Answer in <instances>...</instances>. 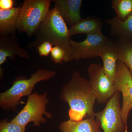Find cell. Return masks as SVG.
Segmentation results:
<instances>
[{
	"label": "cell",
	"mask_w": 132,
	"mask_h": 132,
	"mask_svg": "<svg viewBox=\"0 0 132 132\" xmlns=\"http://www.w3.org/2000/svg\"><path fill=\"white\" fill-rule=\"evenodd\" d=\"M49 102L47 92L41 94L33 93L28 96L24 107L11 121L25 127L31 122L35 127L46 123L47 119L53 117L52 113L47 111Z\"/></svg>",
	"instance_id": "cell-5"
},
{
	"label": "cell",
	"mask_w": 132,
	"mask_h": 132,
	"mask_svg": "<svg viewBox=\"0 0 132 132\" xmlns=\"http://www.w3.org/2000/svg\"><path fill=\"white\" fill-rule=\"evenodd\" d=\"M14 1L13 0H0V9L9 10L13 8Z\"/></svg>",
	"instance_id": "cell-22"
},
{
	"label": "cell",
	"mask_w": 132,
	"mask_h": 132,
	"mask_svg": "<svg viewBox=\"0 0 132 132\" xmlns=\"http://www.w3.org/2000/svg\"><path fill=\"white\" fill-rule=\"evenodd\" d=\"M114 83L116 91L122 94L121 115L124 123L127 125L130 111L132 109V77L127 66L119 60L117 63Z\"/></svg>",
	"instance_id": "cell-9"
},
{
	"label": "cell",
	"mask_w": 132,
	"mask_h": 132,
	"mask_svg": "<svg viewBox=\"0 0 132 132\" xmlns=\"http://www.w3.org/2000/svg\"><path fill=\"white\" fill-rule=\"evenodd\" d=\"M95 118H87L79 121L69 119L61 122L59 126L61 132H102Z\"/></svg>",
	"instance_id": "cell-14"
},
{
	"label": "cell",
	"mask_w": 132,
	"mask_h": 132,
	"mask_svg": "<svg viewBox=\"0 0 132 132\" xmlns=\"http://www.w3.org/2000/svg\"><path fill=\"white\" fill-rule=\"evenodd\" d=\"M109 39L102 32L87 35L86 39L81 42L71 39L72 60L79 61L100 57L102 50Z\"/></svg>",
	"instance_id": "cell-8"
},
{
	"label": "cell",
	"mask_w": 132,
	"mask_h": 132,
	"mask_svg": "<svg viewBox=\"0 0 132 132\" xmlns=\"http://www.w3.org/2000/svg\"><path fill=\"white\" fill-rule=\"evenodd\" d=\"M50 54L52 61L55 64H62L65 62V53L61 48L55 46L53 47Z\"/></svg>",
	"instance_id": "cell-20"
},
{
	"label": "cell",
	"mask_w": 132,
	"mask_h": 132,
	"mask_svg": "<svg viewBox=\"0 0 132 132\" xmlns=\"http://www.w3.org/2000/svg\"><path fill=\"white\" fill-rule=\"evenodd\" d=\"M54 7L70 27L82 19L80 15L82 0H53Z\"/></svg>",
	"instance_id": "cell-11"
},
{
	"label": "cell",
	"mask_w": 132,
	"mask_h": 132,
	"mask_svg": "<svg viewBox=\"0 0 132 132\" xmlns=\"http://www.w3.org/2000/svg\"><path fill=\"white\" fill-rule=\"evenodd\" d=\"M103 22L97 16H88L82 19L69 28L70 35L79 34H91L101 32Z\"/></svg>",
	"instance_id": "cell-15"
},
{
	"label": "cell",
	"mask_w": 132,
	"mask_h": 132,
	"mask_svg": "<svg viewBox=\"0 0 132 132\" xmlns=\"http://www.w3.org/2000/svg\"><path fill=\"white\" fill-rule=\"evenodd\" d=\"M120 93L116 91L104 109L95 113V119L104 132H127L121 115Z\"/></svg>",
	"instance_id": "cell-6"
},
{
	"label": "cell",
	"mask_w": 132,
	"mask_h": 132,
	"mask_svg": "<svg viewBox=\"0 0 132 132\" xmlns=\"http://www.w3.org/2000/svg\"><path fill=\"white\" fill-rule=\"evenodd\" d=\"M87 72L90 87L97 102L106 104L116 92L113 81L106 75L100 64H90Z\"/></svg>",
	"instance_id": "cell-7"
},
{
	"label": "cell",
	"mask_w": 132,
	"mask_h": 132,
	"mask_svg": "<svg viewBox=\"0 0 132 132\" xmlns=\"http://www.w3.org/2000/svg\"><path fill=\"white\" fill-rule=\"evenodd\" d=\"M21 6L9 10L0 9V35L15 34Z\"/></svg>",
	"instance_id": "cell-16"
},
{
	"label": "cell",
	"mask_w": 132,
	"mask_h": 132,
	"mask_svg": "<svg viewBox=\"0 0 132 132\" xmlns=\"http://www.w3.org/2000/svg\"><path fill=\"white\" fill-rule=\"evenodd\" d=\"M115 40L118 47L119 60L127 66L132 77V43L117 39Z\"/></svg>",
	"instance_id": "cell-17"
},
{
	"label": "cell",
	"mask_w": 132,
	"mask_h": 132,
	"mask_svg": "<svg viewBox=\"0 0 132 132\" xmlns=\"http://www.w3.org/2000/svg\"><path fill=\"white\" fill-rule=\"evenodd\" d=\"M56 74L55 71L39 69L29 79L19 77L13 82L9 89L0 94V106L3 110L15 112L22 97L32 94L35 85L40 81L49 80Z\"/></svg>",
	"instance_id": "cell-3"
},
{
	"label": "cell",
	"mask_w": 132,
	"mask_h": 132,
	"mask_svg": "<svg viewBox=\"0 0 132 132\" xmlns=\"http://www.w3.org/2000/svg\"><path fill=\"white\" fill-rule=\"evenodd\" d=\"M53 46L51 43L48 42L42 43L36 48L40 57L48 56L53 49Z\"/></svg>",
	"instance_id": "cell-21"
},
{
	"label": "cell",
	"mask_w": 132,
	"mask_h": 132,
	"mask_svg": "<svg viewBox=\"0 0 132 132\" xmlns=\"http://www.w3.org/2000/svg\"><path fill=\"white\" fill-rule=\"evenodd\" d=\"M112 7L116 16L125 20L132 14V0H112Z\"/></svg>",
	"instance_id": "cell-18"
},
{
	"label": "cell",
	"mask_w": 132,
	"mask_h": 132,
	"mask_svg": "<svg viewBox=\"0 0 132 132\" xmlns=\"http://www.w3.org/2000/svg\"><path fill=\"white\" fill-rule=\"evenodd\" d=\"M52 1L25 0L21 6L16 29L28 37L34 35L49 12Z\"/></svg>",
	"instance_id": "cell-4"
},
{
	"label": "cell",
	"mask_w": 132,
	"mask_h": 132,
	"mask_svg": "<svg viewBox=\"0 0 132 132\" xmlns=\"http://www.w3.org/2000/svg\"><path fill=\"white\" fill-rule=\"evenodd\" d=\"M26 127L7 119L0 121V132H26Z\"/></svg>",
	"instance_id": "cell-19"
},
{
	"label": "cell",
	"mask_w": 132,
	"mask_h": 132,
	"mask_svg": "<svg viewBox=\"0 0 132 132\" xmlns=\"http://www.w3.org/2000/svg\"><path fill=\"white\" fill-rule=\"evenodd\" d=\"M100 57L103 61L104 72L114 82L119 60L118 47L115 40L109 39L102 50Z\"/></svg>",
	"instance_id": "cell-12"
},
{
	"label": "cell",
	"mask_w": 132,
	"mask_h": 132,
	"mask_svg": "<svg viewBox=\"0 0 132 132\" xmlns=\"http://www.w3.org/2000/svg\"><path fill=\"white\" fill-rule=\"evenodd\" d=\"M130 42H131L132 43V39L130 41Z\"/></svg>",
	"instance_id": "cell-23"
},
{
	"label": "cell",
	"mask_w": 132,
	"mask_h": 132,
	"mask_svg": "<svg viewBox=\"0 0 132 132\" xmlns=\"http://www.w3.org/2000/svg\"><path fill=\"white\" fill-rule=\"evenodd\" d=\"M15 55L30 59L27 51L20 46L16 34L0 35V66L6 61L15 59Z\"/></svg>",
	"instance_id": "cell-10"
},
{
	"label": "cell",
	"mask_w": 132,
	"mask_h": 132,
	"mask_svg": "<svg viewBox=\"0 0 132 132\" xmlns=\"http://www.w3.org/2000/svg\"><path fill=\"white\" fill-rule=\"evenodd\" d=\"M60 99L69 107V119L79 121L87 118H95L94 107L96 99L89 81L75 71L71 80L63 85Z\"/></svg>",
	"instance_id": "cell-1"
},
{
	"label": "cell",
	"mask_w": 132,
	"mask_h": 132,
	"mask_svg": "<svg viewBox=\"0 0 132 132\" xmlns=\"http://www.w3.org/2000/svg\"><path fill=\"white\" fill-rule=\"evenodd\" d=\"M110 26V35L117 39L131 41L132 39V14L122 20L116 16L105 21Z\"/></svg>",
	"instance_id": "cell-13"
},
{
	"label": "cell",
	"mask_w": 132,
	"mask_h": 132,
	"mask_svg": "<svg viewBox=\"0 0 132 132\" xmlns=\"http://www.w3.org/2000/svg\"><path fill=\"white\" fill-rule=\"evenodd\" d=\"M34 35L35 40L30 43V47L36 48L42 43L48 42L64 50L65 53V62L73 60L69 29L55 8L50 10L46 17Z\"/></svg>",
	"instance_id": "cell-2"
}]
</instances>
